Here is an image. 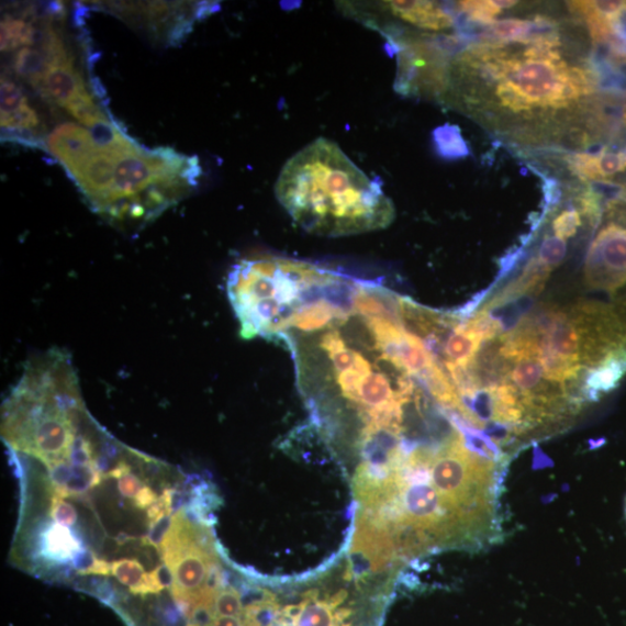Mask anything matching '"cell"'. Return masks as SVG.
<instances>
[{
    "label": "cell",
    "mask_w": 626,
    "mask_h": 626,
    "mask_svg": "<svg viewBox=\"0 0 626 626\" xmlns=\"http://www.w3.org/2000/svg\"><path fill=\"white\" fill-rule=\"evenodd\" d=\"M567 242L555 237H547L541 242L538 250V260L549 269L557 268L567 257Z\"/></svg>",
    "instance_id": "e0dca14e"
},
{
    "label": "cell",
    "mask_w": 626,
    "mask_h": 626,
    "mask_svg": "<svg viewBox=\"0 0 626 626\" xmlns=\"http://www.w3.org/2000/svg\"><path fill=\"white\" fill-rule=\"evenodd\" d=\"M51 514L56 524L67 527L75 526L78 518L76 508L57 494L53 496Z\"/></svg>",
    "instance_id": "7402d4cb"
},
{
    "label": "cell",
    "mask_w": 626,
    "mask_h": 626,
    "mask_svg": "<svg viewBox=\"0 0 626 626\" xmlns=\"http://www.w3.org/2000/svg\"><path fill=\"white\" fill-rule=\"evenodd\" d=\"M625 518H626V500H625Z\"/></svg>",
    "instance_id": "f546056e"
},
{
    "label": "cell",
    "mask_w": 626,
    "mask_h": 626,
    "mask_svg": "<svg viewBox=\"0 0 626 626\" xmlns=\"http://www.w3.org/2000/svg\"><path fill=\"white\" fill-rule=\"evenodd\" d=\"M13 68L19 77L30 81L36 89L51 70L52 63L40 48L26 47L14 55Z\"/></svg>",
    "instance_id": "30bf717a"
},
{
    "label": "cell",
    "mask_w": 626,
    "mask_h": 626,
    "mask_svg": "<svg viewBox=\"0 0 626 626\" xmlns=\"http://www.w3.org/2000/svg\"><path fill=\"white\" fill-rule=\"evenodd\" d=\"M36 90L63 109L80 96L89 93L86 81L75 70L71 60L65 65L52 67Z\"/></svg>",
    "instance_id": "8992f818"
},
{
    "label": "cell",
    "mask_w": 626,
    "mask_h": 626,
    "mask_svg": "<svg viewBox=\"0 0 626 626\" xmlns=\"http://www.w3.org/2000/svg\"><path fill=\"white\" fill-rule=\"evenodd\" d=\"M276 194L305 232L346 237L378 232L394 220L392 201L337 143L320 137L283 166Z\"/></svg>",
    "instance_id": "6da1fadb"
},
{
    "label": "cell",
    "mask_w": 626,
    "mask_h": 626,
    "mask_svg": "<svg viewBox=\"0 0 626 626\" xmlns=\"http://www.w3.org/2000/svg\"><path fill=\"white\" fill-rule=\"evenodd\" d=\"M101 482L98 461L90 466L72 465V473L68 484L55 494L62 498L80 495L93 489Z\"/></svg>",
    "instance_id": "5bb4252c"
},
{
    "label": "cell",
    "mask_w": 626,
    "mask_h": 626,
    "mask_svg": "<svg viewBox=\"0 0 626 626\" xmlns=\"http://www.w3.org/2000/svg\"><path fill=\"white\" fill-rule=\"evenodd\" d=\"M572 171L583 179L599 181L626 170V155L614 153L577 154L570 158Z\"/></svg>",
    "instance_id": "ba28073f"
},
{
    "label": "cell",
    "mask_w": 626,
    "mask_h": 626,
    "mask_svg": "<svg viewBox=\"0 0 626 626\" xmlns=\"http://www.w3.org/2000/svg\"><path fill=\"white\" fill-rule=\"evenodd\" d=\"M143 487L141 479L133 472L120 478L118 483L120 493L131 499H134Z\"/></svg>",
    "instance_id": "d4e9b609"
},
{
    "label": "cell",
    "mask_w": 626,
    "mask_h": 626,
    "mask_svg": "<svg viewBox=\"0 0 626 626\" xmlns=\"http://www.w3.org/2000/svg\"><path fill=\"white\" fill-rule=\"evenodd\" d=\"M0 112L2 118L8 119L21 109L25 108L29 103L23 90H21L15 82L8 78H2V87H0Z\"/></svg>",
    "instance_id": "2e32d148"
},
{
    "label": "cell",
    "mask_w": 626,
    "mask_h": 626,
    "mask_svg": "<svg viewBox=\"0 0 626 626\" xmlns=\"http://www.w3.org/2000/svg\"><path fill=\"white\" fill-rule=\"evenodd\" d=\"M215 613L216 617H242L244 615V604L241 594L234 589L220 591L215 600Z\"/></svg>",
    "instance_id": "d6986e66"
},
{
    "label": "cell",
    "mask_w": 626,
    "mask_h": 626,
    "mask_svg": "<svg viewBox=\"0 0 626 626\" xmlns=\"http://www.w3.org/2000/svg\"><path fill=\"white\" fill-rule=\"evenodd\" d=\"M133 472L132 467L127 462H119L115 468L109 472V477L120 479L125 474Z\"/></svg>",
    "instance_id": "83f0119b"
},
{
    "label": "cell",
    "mask_w": 626,
    "mask_h": 626,
    "mask_svg": "<svg viewBox=\"0 0 626 626\" xmlns=\"http://www.w3.org/2000/svg\"><path fill=\"white\" fill-rule=\"evenodd\" d=\"M112 574L128 588L135 595L153 594L149 574H146L141 562L135 559H121L112 563Z\"/></svg>",
    "instance_id": "8fae6325"
},
{
    "label": "cell",
    "mask_w": 626,
    "mask_h": 626,
    "mask_svg": "<svg viewBox=\"0 0 626 626\" xmlns=\"http://www.w3.org/2000/svg\"><path fill=\"white\" fill-rule=\"evenodd\" d=\"M37 33L34 19L7 15L0 25V49L12 52L33 47L36 44Z\"/></svg>",
    "instance_id": "9c48e42d"
},
{
    "label": "cell",
    "mask_w": 626,
    "mask_h": 626,
    "mask_svg": "<svg viewBox=\"0 0 626 626\" xmlns=\"http://www.w3.org/2000/svg\"><path fill=\"white\" fill-rule=\"evenodd\" d=\"M211 626H246V619L242 617L217 616Z\"/></svg>",
    "instance_id": "4316f807"
},
{
    "label": "cell",
    "mask_w": 626,
    "mask_h": 626,
    "mask_svg": "<svg viewBox=\"0 0 626 626\" xmlns=\"http://www.w3.org/2000/svg\"><path fill=\"white\" fill-rule=\"evenodd\" d=\"M434 141L438 154L448 159L466 158L470 149L461 131L456 125H445L434 132Z\"/></svg>",
    "instance_id": "4fadbf2b"
},
{
    "label": "cell",
    "mask_w": 626,
    "mask_h": 626,
    "mask_svg": "<svg viewBox=\"0 0 626 626\" xmlns=\"http://www.w3.org/2000/svg\"><path fill=\"white\" fill-rule=\"evenodd\" d=\"M158 500L157 494L149 487H143L134 498L135 506L139 510L150 508Z\"/></svg>",
    "instance_id": "484cf974"
},
{
    "label": "cell",
    "mask_w": 626,
    "mask_h": 626,
    "mask_svg": "<svg viewBox=\"0 0 626 626\" xmlns=\"http://www.w3.org/2000/svg\"><path fill=\"white\" fill-rule=\"evenodd\" d=\"M581 225L580 214L574 211L562 212L552 222V228L558 238L563 241L575 236Z\"/></svg>",
    "instance_id": "44dd1931"
},
{
    "label": "cell",
    "mask_w": 626,
    "mask_h": 626,
    "mask_svg": "<svg viewBox=\"0 0 626 626\" xmlns=\"http://www.w3.org/2000/svg\"><path fill=\"white\" fill-rule=\"evenodd\" d=\"M72 566L83 575H109L112 572L110 563L99 559L91 550H80L72 558Z\"/></svg>",
    "instance_id": "ac0fdd59"
},
{
    "label": "cell",
    "mask_w": 626,
    "mask_h": 626,
    "mask_svg": "<svg viewBox=\"0 0 626 626\" xmlns=\"http://www.w3.org/2000/svg\"><path fill=\"white\" fill-rule=\"evenodd\" d=\"M66 110L81 124L93 127L97 123L108 120V116L98 108L89 93L82 94L68 104Z\"/></svg>",
    "instance_id": "9a60e30c"
},
{
    "label": "cell",
    "mask_w": 626,
    "mask_h": 626,
    "mask_svg": "<svg viewBox=\"0 0 626 626\" xmlns=\"http://www.w3.org/2000/svg\"><path fill=\"white\" fill-rule=\"evenodd\" d=\"M149 583L153 594L160 593L165 589H172L174 574L169 567L160 566L149 574Z\"/></svg>",
    "instance_id": "cb8c5ba5"
},
{
    "label": "cell",
    "mask_w": 626,
    "mask_h": 626,
    "mask_svg": "<svg viewBox=\"0 0 626 626\" xmlns=\"http://www.w3.org/2000/svg\"><path fill=\"white\" fill-rule=\"evenodd\" d=\"M495 94L501 107L507 108L512 112H527L533 109L532 104L516 91L511 83L500 80Z\"/></svg>",
    "instance_id": "ffe728a7"
},
{
    "label": "cell",
    "mask_w": 626,
    "mask_h": 626,
    "mask_svg": "<svg viewBox=\"0 0 626 626\" xmlns=\"http://www.w3.org/2000/svg\"><path fill=\"white\" fill-rule=\"evenodd\" d=\"M45 549L56 560H69L80 550V541L67 526L54 525L45 535Z\"/></svg>",
    "instance_id": "7c38bea8"
},
{
    "label": "cell",
    "mask_w": 626,
    "mask_h": 626,
    "mask_svg": "<svg viewBox=\"0 0 626 626\" xmlns=\"http://www.w3.org/2000/svg\"><path fill=\"white\" fill-rule=\"evenodd\" d=\"M612 46L614 49L626 56V2L611 20Z\"/></svg>",
    "instance_id": "603a6c76"
},
{
    "label": "cell",
    "mask_w": 626,
    "mask_h": 626,
    "mask_svg": "<svg viewBox=\"0 0 626 626\" xmlns=\"http://www.w3.org/2000/svg\"><path fill=\"white\" fill-rule=\"evenodd\" d=\"M344 597L339 594L329 601H318L316 595H311L300 605L290 607L291 612L287 615L294 622V626H344L343 622L349 613H336Z\"/></svg>",
    "instance_id": "52a82bcc"
},
{
    "label": "cell",
    "mask_w": 626,
    "mask_h": 626,
    "mask_svg": "<svg viewBox=\"0 0 626 626\" xmlns=\"http://www.w3.org/2000/svg\"><path fill=\"white\" fill-rule=\"evenodd\" d=\"M586 282L605 290L626 283V228L611 223L604 226L591 246L586 266Z\"/></svg>",
    "instance_id": "277c9868"
},
{
    "label": "cell",
    "mask_w": 626,
    "mask_h": 626,
    "mask_svg": "<svg viewBox=\"0 0 626 626\" xmlns=\"http://www.w3.org/2000/svg\"><path fill=\"white\" fill-rule=\"evenodd\" d=\"M344 14L382 34L389 45L416 35L412 29L440 33L456 29L450 7L435 2H340Z\"/></svg>",
    "instance_id": "3957f363"
},
{
    "label": "cell",
    "mask_w": 626,
    "mask_h": 626,
    "mask_svg": "<svg viewBox=\"0 0 626 626\" xmlns=\"http://www.w3.org/2000/svg\"><path fill=\"white\" fill-rule=\"evenodd\" d=\"M494 4L500 9H510L517 4V2H508V0H494Z\"/></svg>",
    "instance_id": "f1b7e54d"
},
{
    "label": "cell",
    "mask_w": 626,
    "mask_h": 626,
    "mask_svg": "<svg viewBox=\"0 0 626 626\" xmlns=\"http://www.w3.org/2000/svg\"><path fill=\"white\" fill-rule=\"evenodd\" d=\"M570 68L562 59L539 62L500 57L485 60L490 79L504 80L519 92L532 107L562 109L581 98L570 79Z\"/></svg>",
    "instance_id": "7a4b0ae2"
},
{
    "label": "cell",
    "mask_w": 626,
    "mask_h": 626,
    "mask_svg": "<svg viewBox=\"0 0 626 626\" xmlns=\"http://www.w3.org/2000/svg\"><path fill=\"white\" fill-rule=\"evenodd\" d=\"M46 149L66 170L86 158L96 146L89 130L75 123L59 125L46 139Z\"/></svg>",
    "instance_id": "5b68a950"
}]
</instances>
